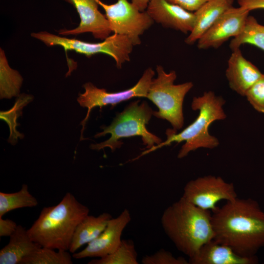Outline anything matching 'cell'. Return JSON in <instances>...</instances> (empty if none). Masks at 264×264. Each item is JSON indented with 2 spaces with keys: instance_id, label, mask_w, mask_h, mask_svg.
I'll use <instances>...</instances> for the list:
<instances>
[{
  "instance_id": "1",
  "label": "cell",
  "mask_w": 264,
  "mask_h": 264,
  "mask_svg": "<svg viewBox=\"0 0 264 264\" xmlns=\"http://www.w3.org/2000/svg\"><path fill=\"white\" fill-rule=\"evenodd\" d=\"M214 240L238 255L256 256L264 247V210L251 198L226 201L212 214Z\"/></svg>"
},
{
  "instance_id": "2",
  "label": "cell",
  "mask_w": 264,
  "mask_h": 264,
  "mask_svg": "<svg viewBox=\"0 0 264 264\" xmlns=\"http://www.w3.org/2000/svg\"><path fill=\"white\" fill-rule=\"evenodd\" d=\"M212 214L181 197L165 209L161 224L178 250L190 258L214 239Z\"/></svg>"
},
{
  "instance_id": "3",
  "label": "cell",
  "mask_w": 264,
  "mask_h": 264,
  "mask_svg": "<svg viewBox=\"0 0 264 264\" xmlns=\"http://www.w3.org/2000/svg\"><path fill=\"white\" fill-rule=\"evenodd\" d=\"M89 212L87 206L67 192L57 205L42 209L28 234L42 247L68 251L77 226Z\"/></svg>"
},
{
  "instance_id": "4",
  "label": "cell",
  "mask_w": 264,
  "mask_h": 264,
  "mask_svg": "<svg viewBox=\"0 0 264 264\" xmlns=\"http://www.w3.org/2000/svg\"><path fill=\"white\" fill-rule=\"evenodd\" d=\"M225 103V101L222 97L216 95L212 91L205 92L201 96L194 97L191 108L193 110L198 111L197 118L178 133L174 129H168L166 132V140L144 152L142 154L164 146L170 145L173 142L179 143L183 141L185 143L178 152V158H182L190 152L199 148H216L220 144L219 141L210 134L209 127L213 122L226 118L223 108Z\"/></svg>"
},
{
  "instance_id": "5",
  "label": "cell",
  "mask_w": 264,
  "mask_h": 264,
  "mask_svg": "<svg viewBox=\"0 0 264 264\" xmlns=\"http://www.w3.org/2000/svg\"><path fill=\"white\" fill-rule=\"evenodd\" d=\"M139 100L131 103L123 111L118 113L111 124L103 126V131L96 134L95 138L110 134L108 140L97 144H92L90 147L92 150H100L110 148L112 152L120 148L123 144V138L141 136L143 144L148 149L160 144L161 139L149 132L146 128L154 111L145 102L139 104Z\"/></svg>"
},
{
  "instance_id": "6",
  "label": "cell",
  "mask_w": 264,
  "mask_h": 264,
  "mask_svg": "<svg viewBox=\"0 0 264 264\" xmlns=\"http://www.w3.org/2000/svg\"><path fill=\"white\" fill-rule=\"evenodd\" d=\"M156 71L157 77L153 79L146 97L158 109V111L153 112V115L168 121L174 130H180L184 124V99L193 84L188 82L174 84L176 78V71L167 73L160 65L156 66Z\"/></svg>"
},
{
  "instance_id": "7",
  "label": "cell",
  "mask_w": 264,
  "mask_h": 264,
  "mask_svg": "<svg viewBox=\"0 0 264 264\" xmlns=\"http://www.w3.org/2000/svg\"><path fill=\"white\" fill-rule=\"evenodd\" d=\"M31 36L47 46H61L66 51L73 50L88 57L99 53L107 54L114 59L118 68H121L124 63L130 60L133 47L127 37L117 34H113L97 43L62 37L46 31L33 32Z\"/></svg>"
},
{
  "instance_id": "8",
  "label": "cell",
  "mask_w": 264,
  "mask_h": 264,
  "mask_svg": "<svg viewBox=\"0 0 264 264\" xmlns=\"http://www.w3.org/2000/svg\"><path fill=\"white\" fill-rule=\"evenodd\" d=\"M97 1L104 10L113 34L127 37L133 46L141 44L140 36L154 22L146 10L140 11L128 0H117L112 4Z\"/></svg>"
},
{
  "instance_id": "9",
  "label": "cell",
  "mask_w": 264,
  "mask_h": 264,
  "mask_svg": "<svg viewBox=\"0 0 264 264\" xmlns=\"http://www.w3.org/2000/svg\"><path fill=\"white\" fill-rule=\"evenodd\" d=\"M154 74V71L152 68H148L134 86L115 92H107L105 89L98 88L90 82L85 84L83 86L85 92L80 93L77 98V101L80 105L88 109L86 117L81 122L83 128L81 130L80 140L83 139L85 126L92 109L95 107L102 108V107L109 105H111L113 108L117 104L134 97L146 98Z\"/></svg>"
},
{
  "instance_id": "10",
  "label": "cell",
  "mask_w": 264,
  "mask_h": 264,
  "mask_svg": "<svg viewBox=\"0 0 264 264\" xmlns=\"http://www.w3.org/2000/svg\"><path fill=\"white\" fill-rule=\"evenodd\" d=\"M181 198L202 209L213 212L219 207V202L232 200L238 196L233 183L219 176L208 175L188 181Z\"/></svg>"
},
{
  "instance_id": "11",
  "label": "cell",
  "mask_w": 264,
  "mask_h": 264,
  "mask_svg": "<svg viewBox=\"0 0 264 264\" xmlns=\"http://www.w3.org/2000/svg\"><path fill=\"white\" fill-rule=\"evenodd\" d=\"M249 12L240 6L227 9L198 39V47L217 48L231 37L238 36L243 29Z\"/></svg>"
},
{
  "instance_id": "12",
  "label": "cell",
  "mask_w": 264,
  "mask_h": 264,
  "mask_svg": "<svg viewBox=\"0 0 264 264\" xmlns=\"http://www.w3.org/2000/svg\"><path fill=\"white\" fill-rule=\"evenodd\" d=\"M132 220L130 211L124 209L116 218L108 221L103 231L82 250L73 253L76 259L101 258L114 251L120 245L124 230Z\"/></svg>"
},
{
  "instance_id": "13",
  "label": "cell",
  "mask_w": 264,
  "mask_h": 264,
  "mask_svg": "<svg viewBox=\"0 0 264 264\" xmlns=\"http://www.w3.org/2000/svg\"><path fill=\"white\" fill-rule=\"evenodd\" d=\"M73 5L78 12L80 22L72 29H61L60 35H78L90 32L98 39L104 40L112 33L105 16L98 9L97 0H64Z\"/></svg>"
},
{
  "instance_id": "14",
  "label": "cell",
  "mask_w": 264,
  "mask_h": 264,
  "mask_svg": "<svg viewBox=\"0 0 264 264\" xmlns=\"http://www.w3.org/2000/svg\"><path fill=\"white\" fill-rule=\"evenodd\" d=\"M146 11L154 22L185 34L190 33L195 25L194 13L167 0H151Z\"/></svg>"
},
{
  "instance_id": "15",
  "label": "cell",
  "mask_w": 264,
  "mask_h": 264,
  "mask_svg": "<svg viewBox=\"0 0 264 264\" xmlns=\"http://www.w3.org/2000/svg\"><path fill=\"white\" fill-rule=\"evenodd\" d=\"M262 74L258 68L244 57L240 48L232 51L228 61L225 75L233 91L244 96L247 90Z\"/></svg>"
},
{
  "instance_id": "16",
  "label": "cell",
  "mask_w": 264,
  "mask_h": 264,
  "mask_svg": "<svg viewBox=\"0 0 264 264\" xmlns=\"http://www.w3.org/2000/svg\"><path fill=\"white\" fill-rule=\"evenodd\" d=\"M191 264H256L258 257L241 256L231 247L214 239L203 245L197 253L189 258Z\"/></svg>"
},
{
  "instance_id": "17",
  "label": "cell",
  "mask_w": 264,
  "mask_h": 264,
  "mask_svg": "<svg viewBox=\"0 0 264 264\" xmlns=\"http://www.w3.org/2000/svg\"><path fill=\"white\" fill-rule=\"evenodd\" d=\"M233 0H209L194 12L196 20L194 28L185 40L193 44L210 28L219 18L233 6Z\"/></svg>"
},
{
  "instance_id": "18",
  "label": "cell",
  "mask_w": 264,
  "mask_h": 264,
  "mask_svg": "<svg viewBox=\"0 0 264 264\" xmlns=\"http://www.w3.org/2000/svg\"><path fill=\"white\" fill-rule=\"evenodd\" d=\"M9 237L8 243L0 250V264H21L25 258L41 247L20 225Z\"/></svg>"
},
{
  "instance_id": "19",
  "label": "cell",
  "mask_w": 264,
  "mask_h": 264,
  "mask_svg": "<svg viewBox=\"0 0 264 264\" xmlns=\"http://www.w3.org/2000/svg\"><path fill=\"white\" fill-rule=\"evenodd\" d=\"M112 218L107 212L96 217L89 214L86 216L75 229L68 251L74 253L83 245L95 240L103 231Z\"/></svg>"
},
{
  "instance_id": "20",
  "label": "cell",
  "mask_w": 264,
  "mask_h": 264,
  "mask_svg": "<svg viewBox=\"0 0 264 264\" xmlns=\"http://www.w3.org/2000/svg\"><path fill=\"white\" fill-rule=\"evenodd\" d=\"M23 79L18 71L9 66L4 51H0V99H10L20 95Z\"/></svg>"
},
{
  "instance_id": "21",
  "label": "cell",
  "mask_w": 264,
  "mask_h": 264,
  "mask_svg": "<svg viewBox=\"0 0 264 264\" xmlns=\"http://www.w3.org/2000/svg\"><path fill=\"white\" fill-rule=\"evenodd\" d=\"M255 45L264 50V25L260 24L252 16H248L242 32L233 38L229 46L232 51L244 44Z\"/></svg>"
},
{
  "instance_id": "22",
  "label": "cell",
  "mask_w": 264,
  "mask_h": 264,
  "mask_svg": "<svg viewBox=\"0 0 264 264\" xmlns=\"http://www.w3.org/2000/svg\"><path fill=\"white\" fill-rule=\"evenodd\" d=\"M38 204V200L30 193L27 185L23 184L16 192H0V217L13 210L32 208Z\"/></svg>"
},
{
  "instance_id": "23",
  "label": "cell",
  "mask_w": 264,
  "mask_h": 264,
  "mask_svg": "<svg viewBox=\"0 0 264 264\" xmlns=\"http://www.w3.org/2000/svg\"><path fill=\"white\" fill-rule=\"evenodd\" d=\"M33 96L31 95L22 93L20 94L15 101L13 106L6 111H0V119L4 121L8 125L10 135L8 142L12 145H15L18 139H22L24 135L17 130L19 125L17 122L18 118L22 115L23 108L32 101Z\"/></svg>"
},
{
  "instance_id": "24",
  "label": "cell",
  "mask_w": 264,
  "mask_h": 264,
  "mask_svg": "<svg viewBox=\"0 0 264 264\" xmlns=\"http://www.w3.org/2000/svg\"><path fill=\"white\" fill-rule=\"evenodd\" d=\"M88 264H138L137 253L132 240H122L117 248L104 257L94 259Z\"/></svg>"
},
{
  "instance_id": "25",
  "label": "cell",
  "mask_w": 264,
  "mask_h": 264,
  "mask_svg": "<svg viewBox=\"0 0 264 264\" xmlns=\"http://www.w3.org/2000/svg\"><path fill=\"white\" fill-rule=\"evenodd\" d=\"M40 247L32 254L25 258L21 264H72L70 254L65 250H60Z\"/></svg>"
},
{
  "instance_id": "26",
  "label": "cell",
  "mask_w": 264,
  "mask_h": 264,
  "mask_svg": "<svg viewBox=\"0 0 264 264\" xmlns=\"http://www.w3.org/2000/svg\"><path fill=\"white\" fill-rule=\"evenodd\" d=\"M244 96L255 110L264 113V73L247 90Z\"/></svg>"
},
{
  "instance_id": "27",
  "label": "cell",
  "mask_w": 264,
  "mask_h": 264,
  "mask_svg": "<svg viewBox=\"0 0 264 264\" xmlns=\"http://www.w3.org/2000/svg\"><path fill=\"white\" fill-rule=\"evenodd\" d=\"M143 264H188L189 261L182 257H176L171 252L161 249L154 253L146 255L141 260Z\"/></svg>"
},
{
  "instance_id": "28",
  "label": "cell",
  "mask_w": 264,
  "mask_h": 264,
  "mask_svg": "<svg viewBox=\"0 0 264 264\" xmlns=\"http://www.w3.org/2000/svg\"><path fill=\"white\" fill-rule=\"evenodd\" d=\"M189 12H195L209 0H167Z\"/></svg>"
},
{
  "instance_id": "29",
  "label": "cell",
  "mask_w": 264,
  "mask_h": 264,
  "mask_svg": "<svg viewBox=\"0 0 264 264\" xmlns=\"http://www.w3.org/2000/svg\"><path fill=\"white\" fill-rule=\"evenodd\" d=\"M18 225L13 220L0 217V237H10L16 230Z\"/></svg>"
},
{
  "instance_id": "30",
  "label": "cell",
  "mask_w": 264,
  "mask_h": 264,
  "mask_svg": "<svg viewBox=\"0 0 264 264\" xmlns=\"http://www.w3.org/2000/svg\"><path fill=\"white\" fill-rule=\"evenodd\" d=\"M239 6L249 11L264 9V0H238Z\"/></svg>"
},
{
  "instance_id": "31",
  "label": "cell",
  "mask_w": 264,
  "mask_h": 264,
  "mask_svg": "<svg viewBox=\"0 0 264 264\" xmlns=\"http://www.w3.org/2000/svg\"><path fill=\"white\" fill-rule=\"evenodd\" d=\"M151 0H131L133 4L140 11L146 10L148 5Z\"/></svg>"
}]
</instances>
